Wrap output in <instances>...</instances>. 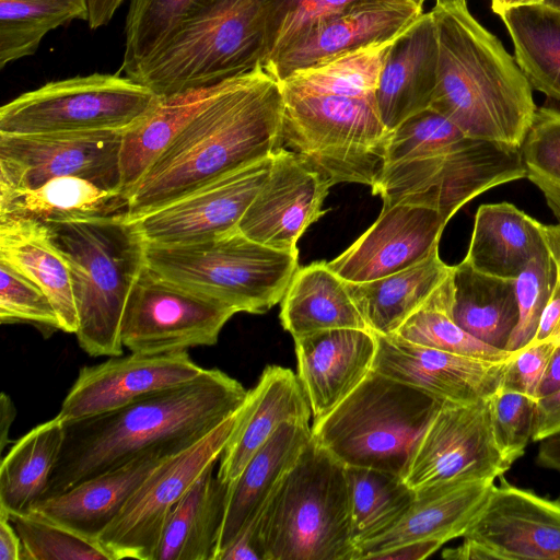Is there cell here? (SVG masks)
<instances>
[{"label":"cell","instance_id":"bcb514c9","mask_svg":"<svg viewBox=\"0 0 560 560\" xmlns=\"http://www.w3.org/2000/svg\"><path fill=\"white\" fill-rule=\"evenodd\" d=\"M465 138L451 120L429 107L410 116L390 131L384 166L438 154Z\"/></svg>","mask_w":560,"mask_h":560},{"label":"cell","instance_id":"4dcf8cb0","mask_svg":"<svg viewBox=\"0 0 560 560\" xmlns=\"http://www.w3.org/2000/svg\"><path fill=\"white\" fill-rule=\"evenodd\" d=\"M212 465L168 515L153 560H215L230 483Z\"/></svg>","mask_w":560,"mask_h":560},{"label":"cell","instance_id":"ee69618b","mask_svg":"<svg viewBox=\"0 0 560 560\" xmlns=\"http://www.w3.org/2000/svg\"><path fill=\"white\" fill-rule=\"evenodd\" d=\"M7 514L21 538L22 560H110L97 540L35 512Z\"/></svg>","mask_w":560,"mask_h":560},{"label":"cell","instance_id":"74e56055","mask_svg":"<svg viewBox=\"0 0 560 560\" xmlns=\"http://www.w3.org/2000/svg\"><path fill=\"white\" fill-rule=\"evenodd\" d=\"M223 82L161 97L155 108L143 120L122 133L120 167L126 197L152 162L185 124L218 92Z\"/></svg>","mask_w":560,"mask_h":560},{"label":"cell","instance_id":"9c48e42d","mask_svg":"<svg viewBox=\"0 0 560 560\" xmlns=\"http://www.w3.org/2000/svg\"><path fill=\"white\" fill-rule=\"evenodd\" d=\"M282 94L281 147L298 154L331 186L372 187L376 183L390 130L381 118L375 95Z\"/></svg>","mask_w":560,"mask_h":560},{"label":"cell","instance_id":"2e32d148","mask_svg":"<svg viewBox=\"0 0 560 560\" xmlns=\"http://www.w3.org/2000/svg\"><path fill=\"white\" fill-rule=\"evenodd\" d=\"M124 132H0V191L33 189L55 178L78 177L125 195L120 167Z\"/></svg>","mask_w":560,"mask_h":560},{"label":"cell","instance_id":"8992f818","mask_svg":"<svg viewBox=\"0 0 560 560\" xmlns=\"http://www.w3.org/2000/svg\"><path fill=\"white\" fill-rule=\"evenodd\" d=\"M258 526L266 560H353L346 466L311 439Z\"/></svg>","mask_w":560,"mask_h":560},{"label":"cell","instance_id":"44dd1931","mask_svg":"<svg viewBox=\"0 0 560 560\" xmlns=\"http://www.w3.org/2000/svg\"><path fill=\"white\" fill-rule=\"evenodd\" d=\"M425 0L372 1L316 24L264 69L282 82L293 73L376 43L389 42L424 12Z\"/></svg>","mask_w":560,"mask_h":560},{"label":"cell","instance_id":"1f68e13d","mask_svg":"<svg viewBox=\"0 0 560 560\" xmlns=\"http://www.w3.org/2000/svg\"><path fill=\"white\" fill-rule=\"evenodd\" d=\"M280 322L293 338L332 328L369 329L347 282L326 261L299 267L281 300Z\"/></svg>","mask_w":560,"mask_h":560},{"label":"cell","instance_id":"7bdbcfd3","mask_svg":"<svg viewBox=\"0 0 560 560\" xmlns=\"http://www.w3.org/2000/svg\"><path fill=\"white\" fill-rule=\"evenodd\" d=\"M203 1L128 0L120 70L128 73Z\"/></svg>","mask_w":560,"mask_h":560},{"label":"cell","instance_id":"484cf974","mask_svg":"<svg viewBox=\"0 0 560 560\" xmlns=\"http://www.w3.org/2000/svg\"><path fill=\"white\" fill-rule=\"evenodd\" d=\"M173 455L162 448L151 450L116 469L39 500L30 511L97 540L145 478Z\"/></svg>","mask_w":560,"mask_h":560},{"label":"cell","instance_id":"6125c7cd","mask_svg":"<svg viewBox=\"0 0 560 560\" xmlns=\"http://www.w3.org/2000/svg\"><path fill=\"white\" fill-rule=\"evenodd\" d=\"M560 389V347H555L539 386V396Z\"/></svg>","mask_w":560,"mask_h":560},{"label":"cell","instance_id":"f35d334b","mask_svg":"<svg viewBox=\"0 0 560 560\" xmlns=\"http://www.w3.org/2000/svg\"><path fill=\"white\" fill-rule=\"evenodd\" d=\"M351 537L355 546L387 530L407 512L416 492L402 477L366 467H346Z\"/></svg>","mask_w":560,"mask_h":560},{"label":"cell","instance_id":"680465c9","mask_svg":"<svg viewBox=\"0 0 560 560\" xmlns=\"http://www.w3.org/2000/svg\"><path fill=\"white\" fill-rule=\"evenodd\" d=\"M0 560H22L21 538L2 509H0Z\"/></svg>","mask_w":560,"mask_h":560},{"label":"cell","instance_id":"5b68a950","mask_svg":"<svg viewBox=\"0 0 560 560\" xmlns=\"http://www.w3.org/2000/svg\"><path fill=\"white\" fill-rule=\"evenodd\" d=\"M269 1L205 0L125 75L167 97L262 66Z\"/></svg>","mask_w":560,"mask_h":560},{"label":"cell","instance_id":"7dc6e473","mask_svg":"<svg viewBox=\"0 0 560 560\" xmlns=\"http://www.w3.org/2000/svg\"><path fill=\"white\" fill-rule=\"evenodd\" d=\"M557 279L556 265L545 247L528 261L515 279L518 320L505 350L515 351L532 341Z\"/></svg>","mask_w":560,"mask_h":560},{"label":"cell","instance_id":"be15d7a7","mask_svg":"<svg viewBox=\"0 0 560 560\" xmlns=\"http://www.w3.org/2000/svg\"><path fill=\"white\" fill-rule=\"evenodd\" d=\"M16 416V409L14 407L13 401L10 396L5 393H1L0 396V446L1 452H3L5 445L8 444V435L11 428L12 422L14 421Z\"/></svg>","mask_w":560,"mask_h":560},{"label":"cell","instance_id":"f5cc1de1","mask_svg":"<svg viewBox=\"0 0 560 560\" xmlns=\"http://www.w3.org/2000/svg\"><path fill=\"white\" fill-rule=\"evenodd\" d=\"M560 435V389L536 399L532 442Z\"/></svg>","mask_w":560,"mask_h":560},{"label":"cell","instance_id":"681fc988","mask_svg":"<svg viewBox=\"0 0 560 560\" xmlns=\"http://www.w3.org/2000/svg\"><path fill=\"white\" fill-rule=\"evenodd\" d=\"M536 400L515 390L499 388L490 398L495 440L514 463L532 441Z\"/></svg>","mask_w":560,"mask_h":560},{"label":"cell","instance_id":"db71d44e","mask_svg":"<svg viewBox=\"0 0 560 560\" xmlns=\"http://www.w3.org/2000/svg\"><path fill=\"white\" fill-rule=\"evenodd\" d=\"M530 182L541 190L548 207L558 220L557 224L546 225L541 223L540 231L560 279V188L537 178H532Z\"/></svg>","mask_w":560,"mask_h":560},{"label":"cell","instance_id":"03108f58","mask_svg":"<svg viewBox=\"0 0 560 560\" xmlns=\"http://www.w3.org/2000/svg\"><path fill=\"white\" fill-rule=\"evenodd\" d=\"M546 340L552 342L556 347H560V318L558 320L556 328Z\"/></svg>","mask_w":560,"mask_h":560},{"label":"cell","instance_id":"9a60e30c","mask_svg":"<svg viewBox=\"0 0 560 560\" xmlns=\"http://www.w3.org/2000/svg\"><path fill=\"white\" fill-rule=\"evenodd\" d=\"M463 535L442 553L454 560H560V498L549 499L501 476Z\"/></svg>","mask_w":560,"mask_h":560},{"label":"cell","instance_id":"e575fe53","mask_svg":"<svg viewBox=\"0 0 560 560\" xmlns=\"http://www.w3.org/2000/svg\"><path fill=\"white\" fill-rule=\"evenodd\" d=\"M452 316L475 338L505 350L518 320L515 279L482 273L462 260L453 266Z\"/></svg>","mask_w":560,"mask_h":560},{"label":"cell","instance_id":"277c9868","mask_svg":"<svg viewBox=\"0 0 560 560\" xmlns=\"http://www.w3.org/2000/svg\"><path fill=\"white\" fill-rule=\"evenodd\" d=\"M47 228L69 267L80 348L91 357L121 355L126 307L147 266L137 223L117 214Z\"/></svg>","mask_w":560,"mask_h":560},{"label":"cell","instance_id":"d4e9b609","mask_svg":"<svg viewBox=\"0 0 560 560\" xmlns=\"http://www.w3.org/2000/svg\"><path fill=\"white\" fill-rule=\"evenodd\" d=\"M439 39L431 12L392 44L375 93L381 118L388 130L431 106L438 82Z\"/></svg>","mask_w":560,"mask_h":560},{"label":"cell","instance_id":"8d00e7d4","mask_svg":"<svg viewBox=\"0 0 560 560\" xmlns=\"http://www.w3.org/2000/svg\"><path fill=\"white\" fill-rule=\"evenodd\" d=\"M63 441V422L55 418L21 436L1 458L0 509L28 512L43 499Z\"/></svg>","mask_w":560,"mask_h":560},{"label":"cell","instance_id":"60d3db41","mask_svg":"<svg viewBox=\"0 0 560 560\" xmlns=\"http://www.w3.org/2000/svg\"><path fill=\"white\" fill-rule=\"evenodd\" d=\"M453 269L451 275L430 295L394 335L420 346L490 361H506L514 351L495 348L475 338L452 316Z\"/></svg>","mask_w":560,"mask_h":560},{"label":"cell","instance_id":"4316f807","mask_svg":"<svg viewBox=\"0 0 560 560\" xmlns=\"http://www.w3.org/2000/svg\"><path fill=\"white\" fill-rule=\"evenodd\" d=\"M494 480L448 483L416 491L402 517L387 530L355 546L353 560L370 559L402 544L463 537L486 502Z\"/></svg>","mask_w":560,"mask_h":560},{"label":"cell","instance_id":"836d02e7","mask_svg":"<svg viewBox=\"0 0 560 560\" xmlns=\"http://www.w3.org/2000/svg\"><path fill=\"white\" fill-rule=\"evenodd\" d=\"M435 248L421 261L368 282H347V289L369 329L392 335L451 275Z\"/></svg>","mask_w":560,"mask_h":560},{"label":"cell","instance_id":"ba28073f","mask_svg":"<svg viewBox=\"0 0 560 560\" xmlns=\"http://www.w3.org/2000/svg\"><path fill=\"white\" fill-rule=\"evenodd\" d=\"M145 260L168 280L250 314L281 302L299 269L298 254L255 242L238 229L189 244L147 243Z\"/></svg>","mask_w":560,"mask_h":560},{"label":"cell","instance_id":"7a4b0ae2","mask_svg":"<svg viewBox=\"0 0 560 560\" xmlns=\"http://www.w3.org/2000/svg\"><path fill=\"white\" fill-rule=\"evenodd\" d=\"M247 395L219 369L106 413L63 422V441L43 497L116 469L155 448L177 454L235 415Z\"/></svg>","mask_w":560,"mask_h":560},{"label":"cell","instance_id":"83f0119b","mask_svg":"<svg viewBox=\"0 0 560 560\" xmlns=\"http://www.w3.org/2000/svg\"><path fill=\"white\" fill-rule=\"evenodd\" d=\"M311 439L310 422L282 423L230 483L215 560L261 513Z\"/></svg>","mask_w":560,"mask_h":560},{"label":"cell","instance_id":"6da1fadb","mask_svg":"<svg viewBox=\"0 0 560 560\" xmlns=\"http://www.w3.org/2000/svg\"><path fill=\"white\" fill-rule=\"evenodd\" d=\"M281 84L261 65L222 83L127 195L135 221L281 147Z\"/></svg>","mask_w":560,"mask_h":560},{"label":"cell","instance_id":"8fae6325","mask_svg":"<svg viewBox=\"0 0 560 560\" xmlns=\"http://www.w3.org/2000/svg\"><path fill=\"white\" fill-rule=\"evenodd\" d=\"M525 176L521 148L467 137L438 154L384 166L371 188L383 208L427 207L448 222L478 195Z\"/></svg>","mask_w":560,"mask_h":560},{"label":"cell","instance_id":"f1b7e54d","mask_svg":"<svg viewBox=\"0 0 560 560\" xmlns=\"http://www.w3.org/2000/svg\"><path fill=\"white\" fill-rule=\"evenodd\" d=\"M0 260L37 284L52 303L60 329L75 334L78 313L68 264L49 229L18 219H0Z\"/></svg>","mask_w":560,"mask_h":560},{"label":"cell","instance_id":"e7e4bbea","mask_svg":"<svg viewBox=\"0 0 560 560\" xmlns=\"http://www.w3.org/2000/svg\"><path fill=\"white\" fill-rule=\"evenodd\" d=\"M490 1H491V10L495 14H498L500 11L508 9L510 7L540 2V0H490Z\"/></svg>","mask_w":560,"mask_h":560},{"label":"cell","instance_id":"7402d4cb","mask_svg":"<svg viewBox=\"0 0 560 560\" xmlns=\"http://www.w3.org/2000/svg\"><path fill=\"white\" fill-rule=\"evenodd\" d=\"M447 224L434 209L416 205L382 208L376 221L328 262L346 282L380 279L408 268L435 248Z\"/></svg>","mask_w":560,"mask_h":560},{"label":"cell","instance_id":"ac0fdd59","mask_svg":"<svg viewBox=\"0 0 560 560\" xmlns=\"http://www.w3.org/2000/svg\"><path fill=\"white\" fill-rule=\"evenodd\" d=\"M205 368L188 351L131 352L83 366L56 415L62 422L106 413L198 377Z\"/></svg>","mask_w":560,"mask_h":560},{"label":"cell","instance_id":"52a82bcc","mask_svg":"<svg viewBox=\"0 0 560 560\" xmlns=\"http://www.w3.org/2000/svg\"><path fill=\"white\" fill-rule=\"evenodd\" d=\"M442 402L375 371L311 427L313 441L346 467L402 477Z\"/></svg>","mask_w":560,"mask_h":560},{"label":"cell","instance_id":"9f6ffc18","mask_svg":"<svg viewBox=\"0 0 560 560\" xmlns=\"http://www.w3.org/2000/svg\"><path fill=\"white\" fill-rule=\"evenodd\" d=\"M442 545L440 540L428 539L399 545L375 555L373 560H419L434 553Z\"/></svg>","mask_w":560,"mask_h":560},{"label":"cell","instance_id":"e0dca14e","mask_svg":"<svg viewBox=\"0 0 560 560\" xmlns=\"http://www.w3.org/2000/svg\"><path fill=\"white\" fill-rule=\"evenodd\" d=\"M272 154L135 220L148 244L201 242L237 230L270 172Z\"/></svg>","mask_w":560,"mask_h":560},{"label":"cell","instance_id":"d6986e66","mask_svg":"<svg viewBox=\"0 0 560 560\" xmlns=\"http://www.w3.org/2000/svg\"><path fill=\"white\" fill-rule=\"evenodd\" d=\"M330 187L298 154L279 147L272 152L266 182L237 229L255 242L298 254L300 237L326 213L322 207Z\"/></svg>","mask_w":560,"mask_h":560},{"label":"cell","instance_id":"f907efd6","mask_svg":"<svg viewBox=\"0 0 560 560\" xmlns=\"http://www.w3.org/2000/svg\"><path fill=\"white\" fill-rule=\"evenodd\" d=\"M521 151L529 179L560 188V110L537 108Z\"/></svg>","mask_w":560,"mask_h":560},{"label":"cell","instance_id":"30bf717a","mask_svg":"<svg viewBox=\"0 0 560 560\" xmlns=\"http://www.w3.org/2000/svg\"><path fill=\"white\" fill-rule=\"evenodd\" d=\"M160 98L126 75H75L50 81L2 105L0 132L126 131L143 120Z\"/></svg>","mask_w":560,"mask_h":560},{"label":"cell","instance_id":"d6a6232c","mask_svg":"<svg viewBox=\"0 0 560 560\" xmlns=\"http://www.w3.org/2000/svg\"><path fill=\"white\" fill-rule=\"evenodd\" d=\"M127 207L122 192L105 190L78 177L55 178L33 189L0 191V219L45 226L126 214Z\"/></svg>","mask_w":560,"mask_h":560},{"label":"cell","instance_id":"603a6c76","mask_svg":"<svg viewBox=\"0 0 560 560\" xmlns=\"http://www.w3.org/2000/svg\"><path fill=\"white\" fill-rule=\"evenodd\" d=\"M293 339L296 375L314 419L341 402L373 369L377 343L370 329L332 328Z\"/></svg>","mask_w":560,"mask_h":560},{"label":"cell","instance_id":"c3c4849f","mask_svg":"<svg viewBox=\"0 0 560 560\" xmlns=\"http://www.w3.org/2000/svg\"><path fill=\"white\" fill-rule=\"evenodd\" d=\"M0 322L1 324H31L50 331L61 330L57 312L45 292L2 260H0Z\"/></svg>","mask_w":560,"mask_h":560},{"label":"cell","instance_id":"003e7915","mask_svg":"<svg viewBox=\"0 0 560 560\" xmlns=\"http://www.w3.org/2000/svg\"><path fill=\"white\" fill-rule=\"evenodd\" d=\"M540 2L544 5L560 12V0H540Z\"/></svg>","mask_w":560,"mask_h":560},{"label":"cell","instance_id":"b9f144b4","mask_svg":"<svg viewBox=\"0 0 560 560\" xmlns=\"http://www.w3.org/2000/svg\"><path fill=\"white\" fill-rule=\"evenodd\" d=\"M88 20L86 0H0V69L36 52L52 30Z\"/></svg>","mask_w":560,"mask_h":560},{"label":"cell","instance_id":"4fadbf2b","mask_svg":"<svg viewBox=\"0 0 560 560\" xmlns=\"http://www.w3.org/2000/svg\"><path fill=\"white\" fill-rule=\"evenodd\" d=\"M513 463L493 432L490 398L442 402L421 434L402 475L416 492L448 483L495 480Z\"/></svg>","mask_w":560,"mask_h":560},{"label":"cell","instance_id":"f546056e","mask_svg":"<svg viewBox=\"0 0 560 560\" xmlns=\"http://www.w3.org/2000/svg\"><path fill=\"white\" fill-rule=\"evenodd\" d=\"M540 224L510 202L481 205L463 260L482 273L516 279L546 247Z\"/></svg>","mask_w":560,"mask_h":560},{"label":"cell","instance_id":"5bb4252c","mask_svg":"<svg viewBox=\"0 0 560 560\" xmlns=\"http://www.w3.org/2000/svg\"><path fill=\"white\" fill-rule=\"evenodd\" d=\"M236 313L232 306L189 290L145 266L128 300L121 342L130 352L143 354L213 346Z\"/></svg>","mask_w":560,"mask_h":560},{"label":"cell","instance_id":"94428289","mask_svg":"<svg viewBox=\"0 0 560 560\" xmlns=\"http://www.w3.org/2000/svg\"><path fill=\"white\" fill-rule=\"evenodd\" d=\"M536 464L542 468L560 472V435L540 442Z\"/></svg>","mask_w":560,"mask_h":560},{"label":"cell","instance_id":"ffe728a7","mask_svg":"<svg viewBox=\"0 0 560 560\" xmlns=\"http://www.w3.org/2000/svg\"><path fill=\"white\" fill-rule=\"evenodd\" d=\"M375 336L372 370L441 402L471 404L491 398L501 387L510 361L455 354L409 342L394 334Z\"/></svg>","mask_w":560,"mask_h":560},{"label":"cell","instance_id":"ab89813d","mask_svg":"<svg viewBox=\"0 0 560 560\" xmlns=\"http://www.w3.org/2000/svg\"><path fill=\"white\" fill-rule=\"evenodd\" d=\"M395 39L362 47L296 71L280 82L282 92L299 95L373 96Z\"/></svg>","mask_w":560,"mask_h":560},{"label":"cell","instance_id":"91938a15","mask_svg":"<svg viewBox=\"0 0 560 560\" xmlns=\"http://www.w3.org/2000/svg\"><path fill=\"white\" fill-rule=\"evenodd\" d=\"M126 0H86L90 28L96 30L107 25L116 11Z\"/></svg>","mask_w":560,"mask_h":560},{"label":"cell","instance_id":"816d5d0a","mask_svg":"<svg viewBox=\"0 0 560 560\" xmlns=\"http://www.w3.org/2000/svg\"><path fill=\"white\" fill-rule=\"evenodd\" d=\"M555 347L552 342L545 340L515 350L508 362L500 388L515 390L536 400Z\"/></svg>","mask_w":560,"mask_h":560},{"label":"cell","instance_id":"cb8c5ba5","mask_svg":"<svg viewBox=\"0 0 560 560\" xmlns=\"http://www.w3.org/2000/svg\"><path fill=\"white\" fill-rule=\"evenodd\" d=\"M311 415L310 401L298 375L279 365L266 366L237 411L219 458L218 478L233 482L282 423L310 422Z\"/></svg>","mask_w":560,"mask_h":560},{"label":"cell","instance_id":"7c38bea8","mask_svg":"<svg viewBox=\"0 0 560 560\" xmlns=\"http://www.w3.org/2000/svg\"><path fill=\"white\" fill-rule=\"evenodd\" d=\"M236 415L196 444L162 460L145 478L97 537L110 560L154 559L168 515L205 470L219 460Z\"/></svg>","mask_w":560,"mask_h":560},{"label":"cell","instance_id":"d590c367","mask_svg":"<svg viewBox=\"0 0 560 560\" xmlns=\"http://www.w3.org/2000/svg\"><path fill=\"white\" fill-rule=\"evenodd\" d=\"M497 15L532 88L560 103V12L537 2L510 7Z\"/></svg>","mask_w":560,"mask_h":560},{"label":"cell","instance_id":"6f0895ef","mask_svg":"<svg viewBox=\"0 0 560 560\" xmlns=\"http://www.w3.org/2000/svg\"><path fill=\"white\" fill-rule=\"evenodd\" d=\"M560 318V279H557L551 295L539 317L536 332L529 343L540 342L551 335Z\"/></svg>","mask_w":560,"mask_h":560},{"label":"cell","instance_id":"f6af8a7d","mask_svg":"<svg viewBox=\"0 0 560 560\" xmlns=\"http://www.w3.org/2000/svg\"><path fill=\"white\" fill-rule=\"evenodd\" d=\"M372 1L394 0H270L266 12L262 67L319 22Z\"/></svg>","mask_w":560,"mask_h":560},{"label":"cell","instance_id":"11a10c76","mask_svg":"<svg viewBox=\"0 0 560 560\" xmlns=\"http://www.w3.org/2000/svg\"><path fill=\"white\" fill-rule=\"evenodd\" d=\"M266 560L258 516L249 522L218 560Z\"/></svg>","mask_w":560,"mask_h":560},{"label":"cell","instance_id":"3957f363","mask_svg":"<svg viewBox=\"0 0 560 560\" xmlns=\"http://www.w3.org/2000/svg\"><path fill=\"white\" fill-rule=\"evenodd\" d=\"M438 82L430 108L466 137L521 148L537 110L533 88L467 0H435Z\"/></svg>","mask_w":560,"mask_h":560}]
</instances>
